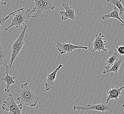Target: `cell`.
<instances>
[{
    "instance_id": "obj_1",
    "label": "cell",
    "mask_w": 124,
    "mask_h": 114,
    "mask_svg": "<svg viewBox=\"0 0 124 114\" xmlns=\"http://www.w3.org/2000/svg\"><path fill=\"white\" fill-rule=\"evenodd\" d=\"M19 94V98H17V103L22 104L23 103L27 106L31 107L36 106L40 98L36 95L34 90L28 86V83L22 84L20 89L18 91Z\"/></svg>"
},
{
    "instance_id": "obj_2",
    "label": "cell",
    "mask_w": 124,
    "mask_h": 114,
    "mask_svg": "<svg viewBox=\"0 0 124 114\" xmlns=\"http://www.w3.org/2000/svg\"><path fill=\"white\" fill-rule=\"evenodd\" d=\"M31 12L29 9L25 12L24 9L19 12L15 13L13 15V19L12 20L9 26L7 28H5V31H7L9 28L13 26H16L17 28H22L23 29L26 27V23L28 22V19L31 18Z\"/></svg>"
},
{
    "instance_id": "obj_3",
    "label": "cell",
    "mask_w": 124,
    "mask_h": 114,
    "mask_svg": "<svg viewBox=\"0 0 124 114\" xmlns=\"http://www.w3.org/2000/svg\"><path fill=\"white\" fill-rule=\"evenodd\" d=\"M27 27L23 29L21 33L19 35V37L14 42H11V49L12 53L10 55L11 58L10 60V65L8 67V69L11 68L12 66V64L16 57L17 55L19 54V52L22 50L24 45V37L25 35V33Z\"/></svg>"
},
{
    "instance_id": "obj_4",
    "label": "cell",
    "mask_w": 124,
    "mask_h": 114,
    "mask_svg": "<svg viewBox=\"0 0 124 114\" xmlns=\"http://www.w3.org/2000/svg\"><path fill=\"white\" fill-rule=\"evenodd\" d=\"M35 3V7L31 11V13H34L31 18H37L44 11L47 10H53L55 6L52 4L50 0H32Z\"/></svg>"
},
{
    "instance_id": "obj_5",
    "label": "cell",
    "mask_w": 124,
    "mask_h": 114,
    "mask_svg": "<svg viewBox=\"0 0 124 114\" xmlns=\"http://www.w3.org/2000/svg\"><path fill=\"white\" fill-rule=\"evenodd\" d=\"M2 105L3 109L9 112L8 114H22L21 110L23 108V105H18L15 101L14 96L11 93L8 94L7 99L2 101Z\"/></svg>"
},
{
    "instance_id": "obj_6",
    "label": "cell",
    "mask_w": 124,
    "mask_h": 114,
    "mask_svg": "<svg viewBox=\"0 0 124 114\" xmlns=\"http://www.w3.org/2000/svg\"><path fill=\"white\" fill-rule=\"evenodd\" d=\"M73 109L74 110L78 111H89V110H95L101 112H112V110L107 104L104 103H101L94 105H87L85 106H74Z\"/></svg>"
},
{
    "instance_id": "obj_7",
    "label": "cell",
    "mask_w": 124,
    "mask_h": 114,
    "mask_svg": "<svg viewBox=\"0 0 124 114\" xmlns=\"http://www.w3.org/2000/svg\"><path fill=\"white\" fill-rule=\"evenodd\" d=\"M56 48L57 50L60 52L61 55H64L67 53L69 54L72 52L74 50L77 49H84L87 50L88 49V47L77 46L71 43H60L59 42L56 43Z\"/></svg>"
},
{
    "instance_id": "obj_8",
    "label": "cell",
    "mask_w": 124,
    "mask_h": 114,
    "mask_svg": "<svg viewBox=\"0 0 124 114\" xmlns=\"http://www.w3.org/2000/svg\"><path fill=\"white\" fill-rule=\"evenodd\" d=\"M104 37V35L101 33H100L99 34L95 35V38L93 43H89L90 45L93 46V52L95 51H98V53H100L101 50L104 51L106 53L108 52V49L106 48L107 41L103 40Z\"/></svg>"
},
{
    "instance_id": "obj_9",
    "label": "cell",
    "mask_w": 124,
    "mask_h": 114,
    "mask_svg": "<svg viewBox=\"0 0 124 114\" xmlns=\"http://www.w3.org/2000/svg\"><path fill=\"white\" fill-rule=\"evenodd\" d=\"M60 7L63 8L65 9V11H61L60 12L62 21L67 19H70L74 21L75 23V20L77 21L76 18H75V10L71 7H70L68 3L62 4V6H60Z\"/></svg>"
},
{
    "instance_id": "obj_10",
    "label": "cell",
    "mask_w": 124,
    "mask_h": 114,
    "mask_svg": "<svg viewBox=\"0 0 124 114\" xmlns=\"http://www.w3.org/2000/svg\"><path fill=\"white\" fill-rule=\"evenodd\" d=\"M62 67L63 65L59 63V66L54 70V71L51 73L48 72L47 75V79L44 82L46 89L45 91H48L51 88H53V86L55 84L57 72Z\"/></svg>"
},
{
    "instance_id": "obj_11",
    "label": "cell",
    "mask_w": 124,
    "mask_h": 114,
    "mask_svg": "<svg viewBox=\"0 0 124 114\" xmlns=\"http://www.w3.org/2000/svg\"><path fill=\"white\" fill-rule=\"evenodd\" d=\"M124 88V86H122V87H119L116 86L115 87H112L110 89H108L107 90V104L108 105L109 100H115L118 101L119 98L120 97L121 95L123 94L122 92V90Z\"/></svg>"
},
{
    "instance_id": "obj_12",
    "label": "cell",
    "mask_w": 124,
    "mask_h": 114,
    "mask_svg": "<svg viewBox=\"0 0 124 114\" xmlns=\"http://www.w3.org/2000/svg\"><path fill=\"white\" fill-rule=\"evenodd\" d=\"M5 66L6 67V75L4 78H1V80L2 81H5L6 84V88L5 89V91L7 93H9L10 91V86L11 84H15V79L16 78V76H10L8 73V66L7 63H5Z\"/></svg>"
},
{
    "instance_id": "obj_13",
    "label": "cell",
    "mask_w": 124,
    "mask_h": 114,
    "mask_svg": "<svg viewBox=\"0 0 124 114\" xmlns=\"http://www.w3.org/2000/svg\"><path fill=\"white\" fill-rule=\"evenodd\" d=\"M110 18H114V19H118L119 21L122 22V25H123L124 21L120 17L119 10L118 9V8L115 6H114V9L112 12H111L109 14L103 15L101 17V19L104 21L107 20Z\"/></svg>"
},
{
    "instance_id": "obj_14",
    "label": "cell",
    "mask_w": 124,
    "mask_h": 114,
    "mask_svg": "<svg viewBox=\"0 0 124 114\" xmlns=\"http://www.w3.org/2000/svg\"><path fill=\"white\" fill-rule=\"evenodd\" d=\"M122 58H118L112 65V66L110 67V69L107 71H103V73L106 74L108 73V72H115V73L117 74L118 72L119 71L120 68L121 67V64L122 63Z\"/></svg>"
},
{
    "instance_id": "obj_15",
    "label": "cell",
    "mask_w": 124,
    "mask_h": 114,
    "mask_svg": "<svg viewBox=\"0 0 124 114\" xmlns=\"http://www.w3.org/2000/svg\"><path fill=\"white\" fill-rule=\"evenodd\" d=\"M7 55H10L8 52V50L5 47H2L0 41V65L3 64L5 65V63H7L6 57Z\"/></svg>"
},
{
    "instance_id": "obj_16",
    "label": "cell",
    "mask_w": 124,
    "mask_h": 114,
    "mask_svg": "<svg viewBox=\"0 0 124 114\" xmlns=\"http://www.w3.org/2000/svg\"><path fill=\"white\" fill-rule=\"evenodd\" d=\"M118 58V55L117 53H115L112 54L108 59L106 61V66L105 67V71H108L110 69V67L112 66V65L115 63V62Z\"/></svg>"
},
{
    "instance_id": "obj_17",
    "label": "cell",
    "mask_w": 124,
    "mask_h": 114,
    "mask_svg": "<svg viewBox=\"0 0 124 114\" xmlns=\"http://www.w3.org/2000/svg\"><path fill=\"white\" fill-rule=\"evenodd\" d=\"M108 3H110L117 7L119 11V14H124V8L122 5V0H107Z\"/></svg>"
},
{
    "instance_id": "obj_18",
    "label": "cell",
    "mask_w": 124,
    "mask_h": 114,
    "mask_svg": "<svg viewBox=\"0 0 124 114\" xmlns=\"http://www.w3.org/2000/svg\"><path fill=\"white\" fill-rule=\"evenodd\" d=\"M23 9H24V8H20L19 9L17 10L14 12L11 13L5 17V18H2V19H0V33H1V29L4 26L5 22L11 16L12 14H14L15 13L17 12H19V11L22 10H23Z\"/></svg>"
},
{
    "instance_id": "obj_19",
    "label": "cell",
    "mask_w": 124,
    "mask_h": 114,
    "mask_svg": "<svg viewBox=\"0 0 124 114\" xmlns=\"http://www.w3.org/2000/svg\"><path fill=\"white\" fill-rule=\"evenodd\" d=\"M116 48L117 49L118 52L121 56H123L124 55V46L123 45L122 46H116Z\"/></svg>"
},
{
    "instance_id": "obj_20",
    "label": "cell",
    "mask_w": 124,
    "mask_h": 114,
    "mask_svg": "<svg viewBox=\"0 0 124 114\" xmlns=\"http://www.w3.org/2000/svg\"><path fill=\"white\" fill-rule=\"evenodd\" d=\"M7 4V3L4 1V0H0V8L2 6H5Z\"/></svg>"
},
{
    "instance_id": "obj_21",
    "label": "cell",
    "mask_w": 124,
    "mask_h": 114,
    "mask_svg": "<svg viewBox=\"0 0 124 114\" xmlns=\"http://www.w3.org/2000/svg\"><path fill=\"white\" fill-rule=\"evenodd\" d=\"M2 101H0V105H2Z\"/></svg>"
},
{
    "instance_id": "obj_22",
    "label": "cell",
    "mask_w": 124,
    "mask_h": 114,
    "mask_svg": "<svg viewBox=\"0 0 124 114\" xmlns=\"http://www.w3.org/2000/svg\"><path fill=\"white\" fill-rule=\"evenodd\" d=\"M0 69H1V68H0Z\"/></svg>"
}]
</instances>
